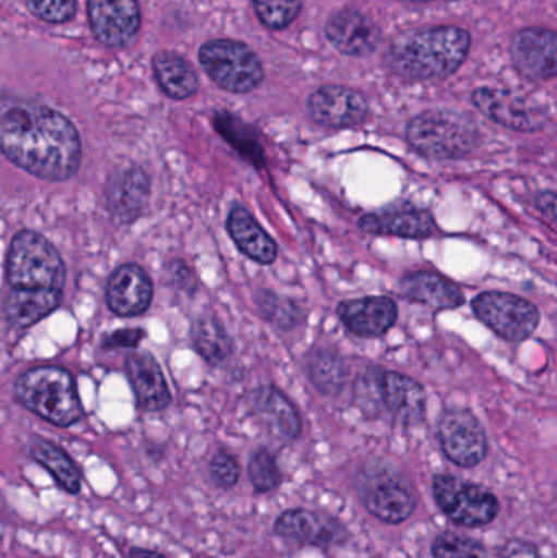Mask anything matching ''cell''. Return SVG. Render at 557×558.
<instances>
[{
    "mask_svg": "<svg viewBox=\"0 0 557 558\" xmlns=\"http://www.w3.org/2000/svg\"><path fill=\"white\" fill-rule=\"evenodd\" d=\"M0 153L29 175L65 182L81 167L82 144L71 120L55 108L0 90Z\"/></svg>",
    "mask_w": 557,
    "mask_h": 558,
    "instance_id": "1",
    "label": "cell"
},
{
    "mask_svg": "<svg viewBox=\"0 0 557 558\" xmlns=\"http://www.w3.org/2000/svg\"><path fill=\"white\" fill-rule=\"evenodd\" d=\"M471 38L457 26H435L409 36H402L388 54V62L398 74L419 81L445 78L458 71L468 51Z\"/></svg>",
    "mask_w": 557,
    "mask_h": 558,
    "instance_id": "2",
    "label": "cell"
},
{
    "mask_svg": "<svg viewBox=\"0 0 557 558\" xmlns=\"http://www.w3.org/2000/svg\"><path fill=\"white\" fill-rule=\"evenodd\" d=\"M15 399L25 409L56 426H71L84 415L77 387L64 367L26 371L15 383Z\"/></svg>",
    "mask_w": 557,
    "mask_h": 558,
    "instance_id": "3",
    "label": "cell"
},
{
    "mask_svg": "<svg viewBox=\"0 0 557 558\" xmlns=\"http://www.w3.org/2000/svg\"><path fill=\"white\" fill-rule=\"evenodd\" d=\"M409 146L431 160H458L480 147L481 133L468 114L457 111H425L405 130Z\"/></svg>",
    "mask_w": 557,
    "mask_h": 558,
    "instance_id": "4",
    "label": "cell"
},
{
    "mask_svg": "<svg viewBox=\"0 0 557 558\" xmlns=\"http://www.w3.org/2000/svg\"><path fill=\"white\" fill-rule=\"evenodd\" d=\"M360 501L370 514L386 524H401L415 510V492L411 481L391 462L373 461L356 478Z\"/></svg>",
    "mask_w": 557,
    "mask_h": 558,
    "instance_id": "5",
    "label": "cell"
},
{
    "mask_svg": "<svg viewBox=\"0 0 557 558\" xmlns=\"http://www.w3.org/2000/svg\"><path fill=\"white\" fill-rule=\"evenodd\" d=\"M7 279L15 289H56L65 282L61 255L48 239L38 232L20 231L10 245Z\"/></svg>",
    "mask_w": 557,
    "mask_h": 558,
    "instance_id": "6",
    "label": "cell"
},
{
    "mask_svg": "<svg viewBox=\"0 0 557 558\" xmlns=\"http://www.w3.org/2000/svg\"><path fill=\"white\" fill-rule=\"evenodd\" d=\"M356 397L362 405L385 409L389 416L405 426L424 422L427 393L424 387L395 371L372 369L356 384Z\"/></svg>",
    "mask_w": 557,
    "mask_h": 558,
    "instance_id": "7",
    "label": "cell"
},
{
    "mask_svg": "<svg viewBox=\"0 0 557 558\" xmlns=\"http://www.w3.org/2000/svg\"><path fill=\"white\" fill-rule=\"evenodd\" d=\"M206 74L232 94H249L264 81V68L249 46L232 39H213L199 49Z\"/></svg>",
    "mask_w": 557,
    "mask_h": 558,
    "instance_id": "8",
    "label": "cell"
},
{
    "mask_svg": "<svg viewBox=\"0 0 557 558\" xmlns=\"http://www.w3.org/2000/svg\"><path fill=\"white\" fill-rule=\"evenodd\" d=\"M435 501L448 520L458 526L483 527L499 517L500 504L496 495L483 485L461 481L450 474L435 475Z\"/></svg>",
    "mask_w": 557,
    "mask_h": 558,
    "instance_id": "9",
    "label": "cell"
},
{
    "mask_svg": "<svg viewBox=\"0 0 557 558\" xmlns=\"http://www.w3.org/2000/svg\"><path fill=\"white\" fill-rule=\"evenodd\" d=\"M471 307L486 327L507 341H522L532 337L542 318L533 302L510 292H483L473 299Z\"/></svg>",
    "mask_w": 557,
    "mask_h": 558,
    "instance_id": "10",
    "label": "cell"
},
{
    "mask_svg": "<svg viewBox=\"0 0 557 558\" xmlns=\"http://www.w3.org/2000/svg\"><path fill=\"white\" fill-rule=\"evenodd\" d=\"M437 436L441 451L458 468H476L489 452L486 432L470 410H445L438 420Z\"/></svg>",
    "mask_w": 557,
    "mask_h": 558,
    "instance_id": "11",
    "label": "cell"
},
{
    "mask_svg": "<svg viewBox=\"0 0 557 558\" xmlns=\"http://www.w3.org/2000/svg\"><path fill=\"white\" fill-rule=\"evenodd\" d=\"M473 104L497 124L522 133L542 130L548 121L545 107L516 92L477 88L473 94Z\"/></svg>",
    "mask_w": 557,
    "mask_h": 558,
    "instance_id": "12",
    "label": "cell"
},
{
    "mask_svg": "<svg viewBox=\"0 0 557 558\" xmlns=\"http://www.w3.org/2000/svg\"><path fill=\"white\" fill-rule=\"evenodd\" d=\"M92 33L108 48H124L140 32L137 0H87Z\"/></svg>",
    "mask_w": 557,
    "mask_h": 558,
    "instance_id": "13",
    "label": "cell"
},
{
    "mask_svg": "<svg viewBox=\"0 0 557 558\" xmlns=\"http://www.w3.org/2000/svg\"><path fill=\"white\" fill-rule=\"evenodd\" d=\"M274 530L283 539L303 546H343L349 541V531L339 520L304 508L283 511Z\"/></svg>",
    "mask_w": 557,
    "mask_h": 558,
    "instance_id": "14",
    "label": "cell"
},
{
    "mask_svg": "<svg viewBox=\"0 0 557 558\" xmlns=\"http://www.w3.org/2000/svg\"><path fill=\"white\" fill-rule=\"evenodd\" d=\"M311 118L320 126H359L370 113L368 101L360 92L340 85H326L307 100Z\"/></svg>",
    "mask_w": 557,
    "mask_h": 558,
    "instance_id": "15",
    "label": "cell"
},
{
    "mask_svg": "<svg viewBox=\"0 0 557 558\" xmlns=\"http://www.w3.org/2000/svg\"><path fill=\"white\" fill-rule=\"evenodd\" d=\"M149 189V177L141 167L128 166L114 170L105 190L108 211L121 225H131L143 215Z\"/></svg>",
    "mask_w": 557,
    "mask_h": 558,
    "instance_id": "16",
    "label": "cell"
},
{
    "mask_svg": "<svg viewBox=\"0 0 557 558\" xmlns=\"http://www.w3.org/2000/svg\"><path fill=\"white\" fill-rule=\"evenodd\" d=\"M340 320L347 330L356 337L376 338L388 333L398 322V305L386 295L343 301L337 308Z\"/></svg>",
    "mask_w": 557,
    "mask_h": 558,
    "instance_id": "17",
    "label": "cell"
},
{
    "mask_svg": "<svg viewBox=\"0 0 557 558\" xmlns=\"http://www.w3.org/2000/svg\"><path fill=\"white\" fill-rule=\"evenodd\" d=\"M513 64L520 74L533 81H548L556 75V35L552 29L526 28L512 45Z\"/></svg>",
    "mask_w": 557,
    "mask_h": 558,
    "instance_id": "18",
    "label": "cell"
},
{
    "mask_svg": "<svg viewBox=\"0 0 557 558\" xmlns=\"http://www.w3.org/2000/svg\"><path fill=\"white\" fill-rule=\"evenodd\" d=\"M153 282L137 265L117 268L107 282V304L120 317H136L149 308L153 301Z\"/></svg>",
    "mask_w": 557,
    "mask_h": 558,
    "instance_id": "19",
    "label": "cell"
},
{
    "mask_svg": "<svg viewBox=\"0 0 557 558\" xmlns=\"http://www.w3.org/2000/svg\"><path fill=\"white\" fill-rule=\"evenodd\" d=\"M326 33L339 51L355 58L372 54L382 41L378 26L355 9L334 13L327 22Z\"/></svg>",
    "mask_w": 557,
    "mask_h": 558,
    "instance_id": "20",
    "label": "cell"
},
{
    "mask_svg": "<svg viewBox=\"0 0 557 558\" xmlns=\"http://www.w3.org/2000/svg\"><path fill=\"white\" fill-rule=\"evenodd\" d=\"M360 229L376 235H396L402 239H427L437 232V222L427 209L399 206L368 213L359 221Z\"/></svg>",
    "mask_w": 557,
    "mask_h": 558,
    "instance_id": "21",
    "label": "cell"
},
{
    "mask_svg": "<svg viewBox=\"0 0 557 558\" xmlns=\"http://www.w3.org/2000/svg\"><path fill=\"white\" fill-rule=\"evenodd\" d=\"M251 409L267 432L280 441L300 438L301 418L291 400L277 387L262 386L251 392Z\"/></svg>",
    "mask_w": 557,
    "mask_h": 558,
    "instance_id": "22",
    "label": "cell"
},
{
    "mask_svg": "<svg viewBox=\"0 0 557 558\" xmlns=\"http://www.w3.org/2000/svg\"><path fill=\"white\" fill-rule=\"evenodd\" d=\"M126 371L141 409L146 412H160L169 407L172 400L169 386L153 354H130Z\"/></svg>",
    "mask_w": 557,
    "mask_h": 558,
    "instance_id": "23",
    "label": "cell"
},
{
    "mask_svg": "<svg viewBox=\"0 0 557 558\" xmlns=\"http://www.w3.org/2000/svg\"><path fill=\"white\" fill-rule=\"evenodd\" d=\"M399 291L409 301L428 305L437 311H450L464 304L461 289L435 271L422 270L405 275L399 281Z\"/></svg>",
    "mask_w": 557,
    "mask_h": 558,
    "instance_id": "24",
    "label": "cell"
},
{
    "mask_svg": "<svg viewBox=\"0 0 557 558\" xmlns=\"http://www.w3.org/2000/svg\"><path fill=\"white\" fill-rule=\"evenodd\" d=\"M226 226L232 241L245 257L261 265H271L277 260V242L264 231L247 209L234 206L229 213Z\"/></svg>",
    "mask_w": 557,
    "mask_h": 558,
    "instance_id": "25",
    "label": "cell"
},
{
    "mask_svg": "<svg viewBox=\"0 0 557 558\" xmlns=\"http://www.w3.org/2000/svg\"><path fill=\"white\" fill-rule=\"evenodd\" d=\"M61 291L56 289H15L3 299V314L16 328H28L61 305Z\"/></svg>",
    "mask_w": 557,
    "mask_h": 558,
    "instance_id": "26",
    "label": "cell"
},
{
    "mask_svg": "<svg viewBox=\"0 0 557 558\" xmlns=\"http://www.w3.org/2000/svg\"><path fill=\"white\" fill-rule=\"evenodd\" d=\"M153 71L160 90L173 100H185L198 90L195 69L175 52H157L153 59Z\"/></svg>",
    "mask_w": 557,
    "mask_h": 558,
    "instance_id": "27",
    "label": "cell"
},
{
    "mask_svg": "<svg viewBox=\"0 0 557 558\" xmlns=\"http://www.w3.org/2000/svg\"><path fill=\"white\" fill-rule=\"evenodd\" d=\"M29 458L35 459L55 478L56 484L71 495L81 494L82 475L75 462L59 446L35 438L28 445Z\"/></svg>",
    "mask_w": 557,
    "mask_h": 558,
    "instance_id": "28",
    "label": "cell"
},
{
    "mask_svg": "<svg viewBox=\"0 0 557 558\" xmlns=\"http://www.w3.org/2000/svg\"><path fill=\"white\" fill-rule=\"evenodd\" d=\"M195 350L213 366L225 363L232 353V340L218 318L202 315L192 327Z\"/></svg>",
    "mask_w": 557,
    "mask_h": 558,
    "instance_id": "29",
    "label": "cell"
},
{
    "mask_svg": "<svg viewBox=\"0 0 557 558\" xmlns=\"http://www.w3.org/2000/svg\"><path fill=\"white\" fill-rule=\"evenodd\" d=\"M307 377L324 396H336L347 383L346 361L332 350L320 348L307 356Z\"/></svg>",
    "mask_w": 557,
    "mask_h": 558,
    "instance_id": "30",
    "label": "cell"
},
{
    "mask_svg": "<svg viewBox=\"0 0 557 558\" xmlns=\"http://www.w3.org/2000/svg\"><path fill=\"white\" fill-rule=\"evenodd\" d=\"M216 131L241 154L244 159H247L252 166L261 167L265 166V154L262 149L261 143H258L257 134L242 123L238 118L232 117L229 113L216 114L215 120Z\"/></svg>",
    "mask_w": 557,
    "mask_h": 558,
    "instance_id": "31",
    "label": "cell"
},
{
    "mask_svg": "<svg viewBox=\"0 0 557 558\" xmlns=\"http://www.w3.org/2000/svg\"><path fill=\"white\" fill-rule=\"evenodd\" d=\"M255 301H257L262 317L280 330H294L301 322H304V312L298 307L296 302L281 298L274 291L262 289L255 295Z\"/></svg>",
    "mask_w": 557,
    "mask_h": 558,
    "instance_id": "32",
    "label": "cell"
},
{
    "mask_svg": "<svg viewBox=\"0 0 557 558\" xmlns=\"http://www.w3.org/2000/svg\"><path fill=\"white\" fill-rule=\"evenodd\" d=\"M247 471L252 487L257 494L277 490L283 482V474L278 468L277 459L265 448L252 452Z\"/></svg>",
    "mask_w": 557,
    "mask_h": 558,
    "instance_id": "33",
    "label": "cell"
},
{
    "mask_svg": "<svg viewBox=\"0 0 557 558\" xmlns=\"http://www.w3.org/2000/svg\"><path fill=\"white\" fill-rule=\"evenodd\" d=\"M434 558H487V550L480 541L458 533H441L432 544Z\"/></svg>",
    "mask_w": 557,
    "mask_h": 558,
    "instance_id": "34",
    "label": "cell"
},
{
    "mask_svg": "<svg viewBox=\"0 0 557 558\" xmlns=\"http://www.w3.org/2000/svg\"><path fill=\"white\" fill-rule=\"evenodd\" d=\"M258 20L270 29H283L293 23L301 10V0H254Z\"/></svg>",
    "mask_w": 557,
    "mask_h": 558,
    "instance_id": "35",
    "label": "cell"
},
{
    "mask_svg": "<svg viewBox=\"0 0 557 558\" xmlns=\"http://www.w3.org/2000/svg\"><path fill=\"white\" fill-rule=\"evenodd\" d=\"M36 19L52 25L69 22L77 13V0H26Z\"/></svg>",
    "mask_w": 557,
    "mask_h": 558,
    "instance_id": "36",
    "label": "cell"
},
{
    "mask_svg": "<svg viewBox=\"0 0 557 558\" xmlns=\"http://www.w3.org/2000/svg\"><path fill=\"white\" fill-rule=\"evenodd\" d=\"M209 474H211L213 482L219 488L231 490L241 478V468H239V462L235 461L234 456L229 454L228 451H219L213 456Z\"/></svg>",
    "mask_w": 557,
    "mask_h": 558,
    "instance_id": "37",
    "label": "cell"
},
{
    "mask_svg": "<svg viewBox=\"0 0 557 558\" xmlns=\"http://www.w3.org/2000/svg\"><path fill=\"white\" fill-rule=\"evenodd\" d=\"M502 558H542L538 549L533 544L525 543L522 539H512L502 547L500 553Z\"/></svg>",
    "mask_w": 557,
    "mask_h": 558,
    "instance_id": "38",
    "label": "cell"
},
{
    "mask_svg": "<svg viewBox=\"0 0 557 558\" xmlns=\"http://www.w3.org/2000/svg\"><path fill=\"white\" fill-rule=\"evenodd\" d=\"M144 338L143 330H118L105 340V348H134Z\"/></svg>",
    "mask_w": 557,
    "mask_h": 558,
    "instance_id": "39",
    "label": "cell"
},
{
    "mask_svg": "<svg viewBox=\"0 0 557 558\" xmlns=\"http://www.w3.org/2000/svg\"><path fill=\"white\" fill-rule=\"evenodd\" d=\"M556 193L553 190H548V192H542L536 196L535 205L542 215H545L552 221H556Z\"/></svg>",
    "mask_w": 557,
    "mask_h": 558,
    "instance_id": "40",
    "label": "cell"
},
{
    "mask_svg": "<svg viewBox=\"0 0 557 558\" xmlns=\"http://www.w3.org/2000/svg\"><path fill=\"white\" fill-rule=\"evenodd\" d=\"M170 274H172L173 279H175L182 288L192 279L189 267L180 260L173 262V264L170 265Z\"/></svg>",
    "mask_w": 557,
    "mask_h": 558,
    "instance_id": "41",
    "label": "cell"
},
{
    "mask_svg": "<svg viewBox=\"0 0 557 558\" xmlns=\"http://www.w3.org/2000/svg\"><path fill=\"white\" fill-rule=\"evenodd\" d=\"M130 558H167L164 554L156 553V550L141 549V547H133L130 550Z\"/></svg>",
    "mask_w": 557,
    "mask_h": 558,
    "instance_id": "42",
    "label": "cell"
},
{
    "mask_svg": "<svg viewBox=\"0 0 557 558\" xmlns=\"http://www.w3.org/2000/svg\"><path fill=\"white\" fill-rule=\"evenodd\" d=\"M414 2H427V0H414Z\"/></svg>",
    "mask_w": 557,
    "mask_h": 558,
    "instance_id": "43",
    "label": "cell"
}]
</instances>
